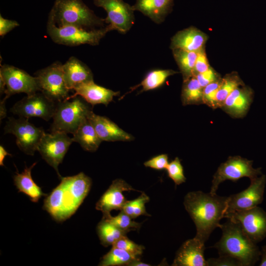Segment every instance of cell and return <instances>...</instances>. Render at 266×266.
<instances>
[{"label": "cell", "instance_id": "obj_14", "mask_svg": "<svg viewBox=\"0 0 266 266\" xmlns=\"http://www.w3.org/2000/svg\"><path fill=\"white\" fill-rule=\"evenodd\" d=\"M94 4L103 8L107 13L105 20L112 30L124 34L134 22V10L132 5L123 0H94Z\"/></svg>", "mask_w": 266, "mask_h": 266}, {"label": "cell", "instance_id": "obj_41", "mask_svg": "<svg viewBox=\"0 0 266 266\" xmlns=\"http://www.w3.org/2000/svg\"><path fill=\"white\" fill-rule=\"evenodd\" d=\"M19 26V23L15 21L4 18L0 15V35L3 36L15 28Z\"/></svg>", "mask_w": 266, "mask_h": 266}, {"label": "cell", "instance_id": "obj_43", "mask_svg": "<svg viewBox=\"0 0 266 266\" xmlns=\"http://www.w3.org/2000/svg\"><path fill=\"white\" fill-rule=\"evenodd\" d=\"M6 100H2L0 102V119H3L6 116Z\"/></svg>", "mask_w": 266, "mask_h": 266}, {"label": "cell", "instance_id": "obj_22", "mask_svg": "<svg viewBox=\"0 0 266 266\" xmlns=\"http://www.w3.org/2000/svg\"><path fill=\"white\" fill-rule=\"evenodd\" d=\"M64 79L68 90H74L81 84L93 80L91 69L82 61L70 57L62 66Z\"/></svg>", "mask_w": 266, "mask_h": 266}, {"label": "cell", "instance_id": "obj_33", "mask_svg": "<svg viewBox=\"0 0 266 266\" xmlns=\"http://www.w3.org/2000/svg\"><path fill=\"white\" fill-rule=\"evenodd\" d=\"M102 219L110 222L128 233L133 230H138L141 225V223L133 221L132 218L121 210L117 216L113 217L110 214L103 215Z\"/></svg>", "mask_w": 266, "mask_h": 266}, {"label": "cell", "instance_id": "obj_13", "mask_svg": "<svg viewBox=\"0 0 266 266\" xmlns=\"http://www.w3.org/2000/svg\"><path fill=\"white\" fill-rule=\"evenodd\" d=\"M0 76L3 79L6 90L3 100H6L13 95L24 93L31 95L40 91L36 77L23 69L12 66H1Z\"/></svg>", "mask_w": 266, "mask_h": 266}, {"label": "cell", "instance_id": "obj_31", "mask_svg": "<svg viewBox=\"0 0 266 266\" xmlns=\"http://www.w3.org/2000/svg\"><path fill=\"white\" fill-rule=\"evenodd\" d=\"M240 78L236 73H232L221 78L217 94V107L221 108L229 95L236 88L243 85Z\"/></svg>", "mask_w": 266, "mask_h": 266}, {"label": "cell", "instance_id": "obj_8", "mask_svg": "<svg viewBox=\"0 0 266 266\" xmlns=\"http://www.w3.org/2000/svg\"><path fill=\"white\" fill-rule=\"evenodd\" d=\"M4 133H11L16 138L18 148L27 155L33 156L37 151L39 143L45 133L29 121V118L9 117L4 128Z\"/></svg>", "mask_w": 266, "mask_h": 266}, {"label": "cell", "instance_id": "obj_36", "mask_svg": "<svg viewBox=\"0 0 266 266\" xmlns=\"http://www.w3.org/2000/svg\"><path fill=\"white\" fill-rule=\"evenodd\" d=\"M221 78L207 85L203 89V103L213 109L218 108L216 96Z\"/></svg>", "mask_w": 266, "mask_h": 266}, {"label": "cell", "instance_id": "obj_25", "mask_svg": "<svg viewBox=\"0 0 266 266\" xmlns=\"http://www.w3.org/2000/svg\"><path fill=\"white\" fill-rule=\"evenodd\" d=\"M72 139L73 142L78 143L84 150L89 152L96 151L102 142L88 118L73 134Z\"/></svg>", "mask_w": 266, "mask_h": 266}, {"label": "cell", "instance_id": "obj_11", "mask_svg": "<svg viewBox=\"0 0 266 266\" xmlns=\"http://www.w3.org/2000/svg\"><path fill=\"white\" fill-rule=\"evenodd\" d=\"M56 103L39 91L27 95L16 102L10 111L19 117L29 119L39 117L48 121L54 116Z\"/></svg>", "mask_w": 266, "mask_h": 266}, {"label": "cell", "instance_id": "obj_29", "mask_svg": "<svg viewBox=\"0 0 266 266\" xmlns=\"http://www.w3.org/2000/svg\"><path fill=\"white\" fill-rule=\"evenodd\" d=\"M172 50L173 57L182 74L183 81L194 76L198 52L181 49Z\"/></svg>", "mask_w": 266, "mask_h": 266}, {"label": "cell", "instance_id": "obj_2", "mask_svg": "<svg viewBox=\"0 0 266 266\" xmlns=\"http://www.w3.org/2000/svg\"><path fill=\"white\" fill-rule=\"evenodd\" d=\"M60 183L44 200L43 208L57 221L73 215L88 194L91 179L83 172L61 177Z\"/></svg>", "mask_w": 266, "mask_h": 266}, {"label": "cell", "instance_id": "obj_5", "mask_svg": "<svg viewBox=\"0 0 266 266\" xmlns=\"http://www.w3.org/2000/svg\"><path fill=\"white\" fill-rule=\"evenodd\" d=\"M91 111L88 103L79 96L57 102L52 118L51 132L74 134Z\"/></svg>", "mask_w": 266, "mask_h": 266}, {"label": "cell", "instance_id": "obj_16", "mask_svg": "<svg viewBox=\"0 0 266 266\" xmlns=\"http://www.w3.org/2000/svg\"><path fill=\"white\" fill-rule=\"evenodd\" d=\"M130 191L137 190L122 179H115L96 203V209L103 215L110 214L113 210H121L127 201L123 193Z\"/></svg>", "mask_w": 266, "mask_h": 266}, {"label": "cell", "instance_id": "obj_10", "mask_svg": "<svg viewBox=\"0 0 266 266\" xmlns=\"http://www.w3.org/2000/svg\"><path fill=\"white\" fill-rule=\"evenodd\" d=\"M62 66L61 63L56 62L35 73L40 91L56 102L66 100L69 97V90L64 79Z\"/></svg>", "mask_w": 266, "mask_h": 266}, {"label": "cell", "instance_id": "obj_38", "mask_svg": "<svg viewBox=\"0 0 266 266\" xmlns=\"http://www.w3.org/2000/svg\"><path fill=\"white\" fill-rule=\"evenodd\" d=\"M208 266H241L236 259L226 255H219L216 258L207 260Z\"/></svg>", "mask_w": 266, "mask_h": 266}, {"label": "cell", "instance_id": "obj_30", "mask_svg": "<svg viewBox=\"0 0 266 266\" xmlns=\"http://www.w3.org/2000/svg\"><path fill=\"white\" fill-rule=\"evenodd\" d=\"M140 259L125 250L112 246L110 250L101 259L99 266H129L135 261Z\"/></svg>", "mask_w": 266, "mask_h": 266}, {"label": "cell", "instance_id": "obj_17", "mask_svg": "<svg viewBox=\"0 0 266 266\" xmlns=\"http://www.w3.org/2000/svg\"><path fill=\"white\" fill-rule=\"evenodd\" d=\"M204 243L196 237L183 242L176 255L172 266H208L205 259Z\"/></svg>", "mask_w": 266, "mask_h": 266}, {"label": "cell", "instance_id": "obj_1", "mask_svg": "<svg viewBox=\"0 0 266 266\" xmlns=\"http://www.w3.org/2000/svg\"><path fill=\"white\" fill-rule=\"evenodd\" d=\"M228 197L201 191L188 193L184 199V206L196 228L195 236L203 243L208 240L213 230L220 225L224 218Z\"/></svg>", "mask_w": 266, "mask_h": 266}, {"label": "cell", "instance_id": "obj_26", "mask_svg": "<svg viewBox=\"0 0 266 266\" xmlns=\"http://www.w3.org/2000/svg\"><path fill=\"white\" fill-rule=\"evenodd\" d=\"M203 89L195 76L183 81L181 99L183 105L203 103Z\"/></svg>", "mask_w": 266, "mask_h": 266}, {"label": "cell", "instance_id": "obj_9", "mask_svg": "<svg viewBox=\"0 0 266 266\" xmlns=\"http://www.w3.org/2000/svg\"><path fill=\"white\" fill-rule=\"evenodd\" d=\"M224 218L238 224L255 243L262 241L266 236V212L258 206L227 213Z\"/></svg>", "mask_w": 266, "mask_h": 266}, {"label": "cell", "instance_id": "obj_27", "mask_svg": "<svg viewBox=\"0 0 266 266\" xmlns=\"http://www.w3.org/2000/svg\"><path fill=\"white\" fill-rule=\"evenodd\" d=\"M178 72L172 69H155L149 72L140 84L131 88V91L141 86L139 93L157 89L164 84L167 78Z\"/></svg>", "mask_w": 266, "mask_h": 266}, {"label": "cell", "instance_id": "obj_3", "mask_svg": "<svg viewBox=\"0 0 266 266\" xmlns=\"http://www.w3.org/2000/svg\"><path fill=\"white\" fill-rule=\"evenodd\" d=\"M219 228L222 235L211 247L216 249L219 255L232 257L239 262L241 266H253L259 259L261 250L236 223L228 219Z\"/></svg>", "mask_w": 266, "mask_h": 266}, {"label": "cell", "instance_id": "obj_19", "mask_svg": "<svg viewBox=\"0 0 266 266\" xmlns=\"http://www.w3.org/2000/svg\"><path fill=\"white\" fill-rule=\"evenodd\" d=\"M253 95L250 87L244 85L239 86L227 98L221 108L233 117H243L252 102Z\"/></svg>", "mask_w": 266, "mask_h": 266}, {"label": "cell", "instance_id": "obj_20", "mask_svg": "<svg viewBox=\"0 0 266 266\" xmlns=\"http://www.w3.org/2000/svg\"><path fill=\"white\" fill-rule=\"evenodd\" d=\"M208 37L196 28L191 27L177 32L171 38V50L181 49L198 52L204 48Z\"/></svg>", "mask_w": 266, "mask_h": 266}, {"label": "cell", "instance_id": "obj_28", "mask_svg": "<svg viewBox=\"0 0 266 266\" xmlns=\"http://www.w3.org/2000/svg\"><path fill=\"white\" fill-rule=\"evenodd\" d=\"M97 230L100 243L105 247L112 245L128 233L103 219L98 224Z\"/></svg>", "mask_w": 266, "mask_h": 266}, {"label": "cell", "instance_id": "obj_45", "mask_svg": "<svg viewBox=\"0 0 266 266\" xmlns=\"http://www.w3.org/2000/svg\"><path fill=\"white\" fill-rule=\"evenodd\" d=\"M151 266L148 264H146L143 262H142L140 259H138L134 262H133L130 266Z\"/></svg>", "mask_w": 266, "mask_h": 266}, {"label": "cell", "instance_id": "obj_23", "mask_svg": "<svg viewBox=\"0 0 266 266\" xmlns=\"http://www.w3.org/2000/svg\"><path fill=\"white\" fill-rule=\"evenodd\" d=\"M174 0H136L132 6L157 24L163 22L171 11Z\"/></svg>", "mask_w": 266, "mask_h": 266}, {"label": "cell", "instance_id": "obj_7", "mask_svg": "<svg viewBox=\"0 0 266 266\" xmlns=\"http://www.w3.org/2000/svg\"><path fill=\"white\" fill-rule=\"evenodd\" d=\"M253 161L240 156L229 157L222 163L213 175L210 193L216 194L219 185L229 180L236 182L242 177H248L253 180L262 174L261 168L253 167Z\"/></svg>", "mask_w": 266, "mask_h": 266}, {"label": "cell", "instance_id": "obj_21", "mask_svg": "<svg viewBox=\"0 0 266 266\" xmlns=\"http://www.w3.org/2000/svg\"><path fill=\"white\" fill-rule=\"evenodd\" d=\"M75 93L68 98L79 96L92 106L97 104L108 105L120 92L99 86L94 80L80 84L74 90Z\"/></svg>", "mask_w": 266, "mask_h": 266}, {"label": "cell", "instance_id": "obj_40", "mask_svg": "<svg viewBox=\"0 0 266 266\" xmlns=\"http://www.w3.org/2000/svg\"><path fill=\"white\" fill-rule=\"evenodd\" d=\"M210 67L204 48L198 52L194 67V75L205 72Z\"/></svg>", "mask_w": 266, "mask_h": 266}, {"label": "cell", "instance_id": "obj_34", "mask_svg": "<svg viewBox=\"0 0 266 266\" xmlns=\"http://www.w3.org/2000/svg\"><path fill=\"white\" fill-rule=\"evenodd\" d=\"M168 177L174 182L175 186L179 185L186 181L183 167L178 157L168 163L166 168Z\"/></svg>", "mask_w": 266, "mask_h": 266}, {"label": "cell", "instance_id": "obj_35", "mask_svg": "<svg viewBox=\"0 0 266 266\" xmlns=\"http://www.w3.org/2000/svg\"><path fill=\"white\" fill-rule=\"evenodd\" d=\"M112 246L123 249L137 258L142 255L144 249L143 246L135 243L128 238L126 235L121 237Z\"/></svg>", "mask_w": 266, "mask_h": 266}, {"label": "cell", "instance_id": "obj_24", "mask_svg": "<svg viewBox=\"0 0 266 266\" xmlns=\"http://www.w3.org/2000/svg\"><path fill=\"white\" fill-rule=\"evenodd\" d=\"M36 164L35 162L29 167L26 166L24 171L21 173H19L17 170L13 177L14 183L18 190V192H22L28 196L30 200L33 202H38L42 196H47L32 178V169Z\"/></svg>", "mask_w": 266, "mask_h": 266}, {"label": "cell", "instance_id": "obj_18", "mask_svg": "<svg viewBox=\"0 0 266 266\" xmlns=\"http://www.w3.org/2000/svg\"><path fill=\"white\" fill-rule=\"evenodd\" d=\"M88 118L101 141H130L134 137L108 118L95 114L92 110Z\"/></svg>", "mask_w": 266, "mask_h": 266}, {"label": "cell", "instance_id": "obj_39", "mask_svg": "<svg viewBox=\"0 0 266 266\" xmlns=\"http://www.w3.org/2000/svg\"><path fill=\"white\" fill-rule=\"evenodd\" d=\"M168 164V156L166 154L158 155L146 161L144 163L145 166L157 170L166 169Z\"/></svg>", "mask_w": 266, "mask_h": 266}, {"label": "cell", "instance_id": "obj_37", "mask_svg": "<svg viewBox=\"0 0 266 266\" xmlns=\"http://www.w3.org/2000/svg\"><path fill=\"white\" fill-rule=\"evenodd\" d=\"M194 76L196 77L199 83L202 88L221 78L219 74L211 67L205 72L196 74Z\"/></svg>", "mask_w": 266, "mask_h": 266}, {"label": "cell", "instance_id": "obj_32", "mask_svg": "<svg viewBox=\"0 0 266 266\" xmlns=\"http://www.w3.org/2000/svg\"><path fill=\"white\" fill-rule=\"evenodd\" d=\"M149 201V197L145 193H142L136 199L132 200H127L121 211L133 219L141 215L150 216L151 215L147 212L145 208V204Z\"/></svg>", "mask_w": 266, "mask_h": 266}, {"label": "cell", "instance_id": "obj_4", "mask_svg": "<svg viewBox=\"0 0 266 266\" xmlns=\"http://www.w3.org/2000/svg\"><path fill=\"white\" fill-rule=\"evenodd\" d=\"M48 22L58 27L72 26L88 30L106 26L104 19L98 17L82 0H55Z\"/></svg>", "mask_w": 266, "mask_h": 266}, {"label": "cell", "instance_id": "obj_12", "mask_svg": "<svg viewBox=\"0 0 266 266\" xmlns=\"http://www.w3.org/2000/svg\"><path fill=\"white\" fill-rule=\"evenodd\" d=\"M72 138L67 133L61 132L45 133L37 148L43 159L56 171L61 178L58 171V166L62 162L70 145L72 143Z\"/></svg>", "mask_w": 266, "mask_h": 266}, {"label": "cell", "instance_id": "obj_6", "mask_svg": "<svg viewBox=\"0 0 266 266\" xmlns=\"http://www.w3.org/2000/svg\"><path fill=\"white\" fill-rule=\"evenodd\" d=\"M47 31L54 42L66 46H75L85 44L97 45L101 39L108 32L112 30L108 25L100 29L88 30L72 26L58 27L48 22Z\"/></svg>", "mask_w": 266, "mask_h": 266}, {"label": "cell", "instance_id": "obj_44", "mask_svg": "<svg viewBox=\"0 0 266 266\" xmlns=\"http://www.w3.org/2000/svg\"><path fill=\"white\" fill-rule=\"evenodd\" d=\"M261 261L260 264V266H266V246H264L261 250Z\"/></svg>", "mask_w": 266, "mask_h": 266}, {"label": "cell", "instance_id": "obj_42", "mask_svg": "<svg viewBox=\"0 0 266 266\" xmlns=\"http://www.w3.org/2000/svg\"><path fill=\"white\" fill-rule=\"evenodd\" d=\"M11 156L3 147L2 145H0V165L3 166V161L5 157L7 156Z\"/></svg>", "mask_w": 266, "mask_h": 266}, {"label": "cell", "instance_id": "obj_15", "mask_svg": "<svg viewBox=\"0 0 266 266\" xmlns=\"http://www.w3.org/2000/svg\"><path fill=\"white\" fill-rule=\"evenodd\" d=\"M266 184L265 175H262L251 181L245 190L228 197L225 215L234 211L243 210L257 206L264 199Z\"/></svg>", "mask_w": 266, "mask_h": 266}]
</instances>
